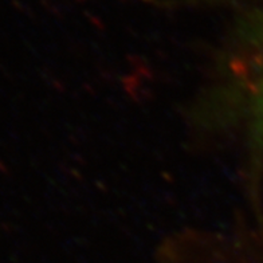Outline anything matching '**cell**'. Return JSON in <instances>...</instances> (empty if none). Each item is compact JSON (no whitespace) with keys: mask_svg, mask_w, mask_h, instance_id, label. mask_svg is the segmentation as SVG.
<instances>
[{"mask_svg":"<svg viewBox=\"0 0 263 263\" xmlns=\"http://www.w3.org/2000/svg\"><path fill=\"white\" fill-rule=\"evenodd\" d=\"M247 52L223 63L214 98L222 105L223 117L245 121L253 141L263 142V43Z\"/></svg>","mask_w":263,"mask_h":263,"instance_id":"6da1fadb","label":"cell"}]
</instances>
